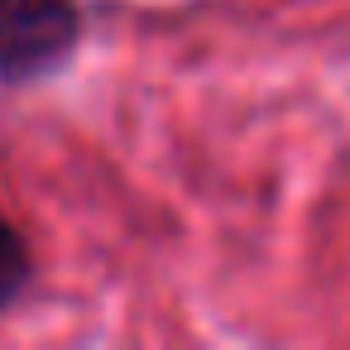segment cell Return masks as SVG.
Masks as SVG:
<instances>
[{
    "instance_id": "obj_1",
    "label": "cell",
    "mask_w": 350,
    "mask_h": 350,
    "mask_svg": "<svg viewBox=\"0 0 350 350\" xmlns=\"http://www.w3.org/2000/svg\"><path fill=\"white\" fill-rule=\"evenodd\" d=\"M82 44V0H0V82L53 77Z\"/></svg>"
},
{
    "instance_id": "obj_2",
    "label": "cell",
    "mask_w": 350,
    "mask_h": 350,
    "mask_svg": "<svg viewBox=\"0 0 350 350\" xmlns=\"http://www.w3.org/2000/svg\"><path fill=\"white\" fill-rule=\"evenodd\" d=\"M34 283V254L25 245V235L15 230V221L0 211V312L15 307Z\"/></svg>"
}]
</instances>
